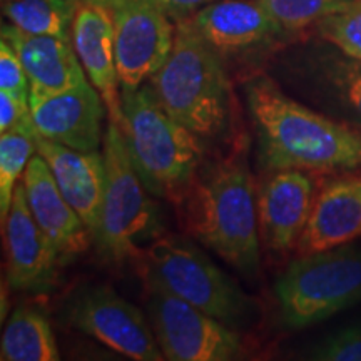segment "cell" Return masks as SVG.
Masks as SVG:
<instances>
[{"instance_id": "cell-1", "label": "cell", "mask_w": 361, "mask_h": 361, "mask_svg": "<svg viewBox=\"0 0 361 361\" xmlns=\"http://www.w3.org/2000/svg\"><path fill=\"white\" fill-rule=\"evenodd\" d=\"M259 169L313 174L361 171V126L324 116L286 96L268 75L245 85Z\"/></svg>"}, {"instance_id": "cell-2", "label": "cell", "mask_w": 361, "mask_h": 361, "mask_svg": "<svg viewBox=\"0 0 361 361\" xmlns=\"http://www.w3.org/2000/svg\"><path fill=\"white\" fill-rule=\"evenodd\" d=\"M256 192L246 156L238 151L201 166L179 202L186 231L245 276H256L261 264Z\"/></svg>"}, {"instance_id": "cell-3", "label": "cell", "mask_w": 361, "mask_h": 361, "mask_svg": "<svg viewBox=\"0 0 361 361\" xmlns=\"http://www.w3.org/2000/svg\"><path fill=\"white\" fill-rule=\"evenodd\" d=\"M124 135L130 162L151 194L179 206L200 173L201 137L168 114L151 84L121 89Z\"/></svg>"}, {"instance_id": "cell-4", "label": "cell", "mask_w": 361, "mask_h": 361, "mask_svg": "<svg viewBox=\"0 0 361 361\" xmlns=\"http://www.w3.org/2000/svg\"><path fill=\"white\" fill-rule=\"evenodd\" d=\"M149 84L168 114L201 139L229 130L233 84L223 59L197 32L191 17L178 20L173 51Z\"/></svg>"}, {"instance_id": "cell-5", "label": "cell", "mask_w": 361, "mask_h": 361, "mask_svg": "<svg viewBox=\"0 0 361 361\" xmlns=\"http://www.w3.org/2000/svg\"><path fill=\"white\" fill-rule=\"evenodd\" d=\"M135 263L141 276L156 279L229 328L250 323L255 316V300L186 238L162 234L139 252Z\"/></svg>"}, {"instance_id": "cell-6", "label": "cell", "mask_w": 361, "mask_h": 361, "mask_svg": "<svg viewBox=\"0 0 361 361\" xmlns=\"http://www.w3.org/2000/svg\"><path fill=\"white\" fill-rule=\"evenodd\" d=\"M102 146L106 186L101 226L94 243L99 252L114 263L135 261L144 247L166 234L161 213L135 173L124 135L112 119Z\"/></svg>"}, {"instance_id": "cell-7", "label": "cell", "mask_w": 361, "mask_h": 361, "mask_svg": "<svg viewBox=\"0 0 361 361\" xmlns=\"http://www.w3.org/2000/svg\"><path fill=\"white\" fill-rule=\"evenodd\" d=\"M286 326L306 328L361 301V246L298 256L274 284Z\"/></svg>"}, {"instance_id": "cell-8", "label": "cell", "mask_w": 361, "mask_h": 361, "mask_svg": "<svg viewBox=\"0 0 361 361\" xmlns=\"http://www.w3.org/2000/svg\"><path fill=\"white\" fill-rule=\"evenodd\" d=\"M144 300L157 345L171 361H229L243 351L241 336L156 279L142 276Z\"/></svg>"}, {"instance_id": "cell-9", "label": "cell", "mask_w": 361, "mask_h": 361, "mask_svg": "<svg viewBox=\"0 0 361 361\" xmlns=\"http://www.w3.org/2000/svg\"><path fill=\"white\" fill-rule=\"evenodd\" d=\"M66 316L72 328L130 360H166L146 314L109 286L80 290L69 301Z\"/></svg>"}, {"instance_id": "cell-10", "label": "cell", "mask_w": 361, "mask_h": 361, "mask_svg": "<svg viewBox=\"0 0 361 361\" xmlns=\"http://www.w3.org/2000/svg\"><path fill=\"white\" fill-rule=\"evenodd\" d=\"M114 20L116 62L121 89L146 84L168 61L176 25L154 0H102Z\"/></svg>"}, {"instance_id": "cell-11", "label": "cell", "mask_w": 361, "mask_h": 361, "mask_svg": "<svg viewBox=\"0 0 361 361\" xmlns=\"http://www.w3.org/2000/svg\"><path fill=\"white\" fill-rule=\"evenodd\" d=\"M266 174L256 192L259 236L271 252L284 255L296 250L319 186L313 173L303 169H274Z\"/></svg>"}, {"instance_id": "cell-12", "label": "cell", "mask_w": 361, "mask_h": 361, "mask_svg": "<svg viewBox=\"0 0 361 361\" xmlns=\"http://www.w3.org/2000/svg\"><path fill=\"white\" fill-rule=\"evenodd\" d=\"M4 228L8 286L35 295L54 290L62 258L30 213L22 183L13 194Z\"/></svg>"}, {"instance_id": "cell-13", "label": "cell", "mask_w": 361, "mask_h": 361, "mask_svg": "<svg viewBox=\"0 0 361 361\" xmlns=\"http://www.w3.org/2000/svg\"><path fill=\"white\" fill-rule=\"evenodd\" d=\"M106 109V102L89 79L64 92L30 101L37 135L84 152L99 151L104 144Z\"/></svg>"}, {"instance_id": "cell-14", "label": "cell", "mask_w": 361, "mask_h": 361, "mask_svg": "<svg viewBox=\"0 0 361 361\" xmlns=\"http://www.w3.org/2000/svg\"><path fill=\"white\" fill-rule=\"evenodd\" d=\"M71 40L89 82L106 102L109 119L121 124V80L116 62L114 20L109 6L99 0L78 2Z\"/></svg>"}, {"instance_id": "cell-15", "label": "cell", "mask_w": 361, "mask_h": 361, "mask_svg": "<svg viewBox=\"0 0 361 361\" xmlns=\"http://www.w3.org/2000/svg\"><path fill=\"white\" fill-rule=\"evenodd\" d=\"M361 236V171L341 173L319 184L296 255L329 250Z\"/></svg>"}, {"instance_id": "cell-16", "label": "cell", "mask_w": 361, "mask_h": 361, "mask_svg": "<svg viewBox=\"0 0 361 361\" xmlns=\"http://www.w3.org/2000/svg\"><path fill=\"white\" fill-rule=\"evenodd\" d=\"M27 204L62 261L82 255L94 241L87 226L59 189L49 164L35 152L22 176Z\"/></svg>"}, {"instance_id": "cell-17", "label": "cell", "mask_w": 361, "mask_h": 361, "mask_svg": "<svg viewBox=\"0 0 361 361\" xmlns=\"http://www.w3.org/2000/svg\"><path fill=\"white\" fill-rule=\"evenodd\" d=\"M191 20L218 56H239L284 35L259 0H216Z\"/></svg>"}, {"instance_id": "cell-18", "label": "cell", "mask_w": 361, "mask_h": 361, "mask_svg": "<svg viewBox=\"0 0 361 361\" xmlns=\"http://www.w3.org/2000/svg\"><path fill=\"white\" fill-rule=\"evenodd\" d=\"M37 154L51 168L59 189L72 209L80 216L96 241L106 186L104 156L99 151L84 152L35 135Z\"/></svg>"}, {"instance_id": "cell-19", "label": "cell", "mask_w": 361, "mask_h": 361, "mask_svg": "<svg viewBox=\"0 0 361 361\" xmlns=\"http://www.w3.org/2000/svg\"><path fill=\"white\" fill-rule=\"evenodd\" d=\"M2 39L12 45L30 84V101L64 92L87 80L71 39L22 32L2 25Z\"/></svg>"}, {"instance_id": "cell-20", "label": "cell", "mask_w": 361, "mask_h": 361, "mask_svg": "<svg viewBox=\"0 0 361 361\" xmlns=\"http://www.w3.org/2000/svg\"><path fill=\"white\" fill-rule=\"evenodd\" d=\"M61 358L51 324L40 311L19 306L8 318L0 343L2 361H57Z\"/></svg>"}, {"instance_id": "cell-21", "label": "cell", "mask_w": 361, "mask_h": 361, "mask_svg": "<svg viewBox=\"0 0 361 361\" xmlns=\"http://www.w3.org/2000/svg\"><path fill=\"white\" fill-rule=\"evenodd\" d=\"M75 0H4V16L22 32L71 39Z\"/></svg>"}, {"instance_id": "cell-22", "label": "cell", "mask_w": 361, "mask_h": 361, "mask_svg": "<svg viewBox=\"0 0 361 361\" xmlns=\"http://www.w3.org/2000/svg\"><path fill=\"white\" fill-rule=\"evenodd\" d=\"M316 102L336 112L338 119L361 126V62L338 64L328 71Z\"/></svg>"}, {"instance_id": "cell-23", "label": "cell", "mask_w": 361, "mask_h": 361, "mask_svg": "<svg viewBox=\"0 0 361 361\" xmlns=\"http://www.w3.org/2000/svg\"><path fill=\"white\" fill-rule=\"evenodd\" d=\"M34 133L8 130L0 135V218L6 221L11 211L17 180L25 173L27 164L37 152Z\"/></svg>"}, {"instance_id": "cell-24", "label": "cell", "mask_w": 361, "mask_h": 361, "mask_svg": "<svg viewBox=\"0 0 361 361\" xmlns=\"http://www.w3.org/2000/svg\"><path fill=\"white\" fill-rule=\"evenodd\" d=\"M284 35L318 24L324 16L348 0H259Z\"/></svg>"}, {"instance_id": "cell-25", "label": "cell", "mask_w": 361, "mask_h": 361, "mask_svg": "<svg viewBox=\"0 0 361 361\" xmlns=\"http://www.w3.org/2000/svg\"><path fill=\"white\" fill-rule=\"evenodd\" d=\"M323 39L361 62V0H348L318 22Z\"/></svg>"}, {"instance_id": "cell-26", "label": "cell", "mask_w": 361, "mask_h": 361, "mask_svg": "<svg viewBox=\"0 0 361 361\" xmlns=\"http://www.w3.org/2000/svg\"><path fill=\"white\" fill-rule=\"evenodd\" d=\"M313 360L361 361V323L328 336L311 353Z\"/></svg>"}, {"instance_id": "cell-27", "label": "cell", "mask_w": 361, "mask_h": 361, "mask_svg": "<svg viewBox=\"0 0 361 361\" xmlns=\"http://www.w3.org/2000/svg\"><path fill=\"white\" fill-rule=\"evenodd\" d=\"M0 90L30 102V84L19 56L7 40H0Z\"/></svg>"}, {"instance_id": "cell-28", "label": "cell", "mask_w": 361, "mask_h": 361, "mask_svg": "<svg viewBox=\"0 0 361 361\" xmlns=\"http://www.w3.org/2000/svg\"><path fill=\"white\" fill-rule=\"evenodd\" d=\"M8 130L35 133L30 102L0 90V134Z\"/></svg>"}, {"instance_id": "cell-29", "label": "cell", "mask_w": 361, "mask_h": 361, "mask_svg": "<svg viewBox=\"0 0 361 361\" xmlns=\"http://www.w3.org/2000/svg\"><path fill=\"white\" fill-rule=\"evenodd\" d=\"M154 2L164 8L168 16H173L179 20L194 16L200 8L209 6L216 0H154Z\"/></svg>"}, {"instance_id": "cell-30", "label": "cell", "mask_w": 361, "mask_h": 361, "mask_svg": "<svg viewBox=\"0 0 361 361\" xmlns=\"http://www.w3.org/2000/svg\"><path fill=\"white\" fill-rule=\"evenodd\" d=\"M75 2H85V0H75ZM99 2H102V0H99Z\"/></svg>"}]
</instances>
